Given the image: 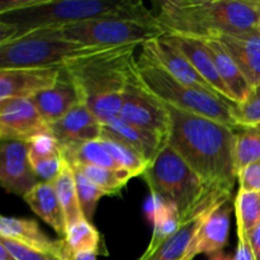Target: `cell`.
<instances>
[{"label":"cell","instance_id":"obj_1","mask_svg":"<svg viewBox=\"0 0 260 260\" xmlns=\"http://www.w3.org/2000/svg\"><path fill=\"white\" fill-rule=\"evenodd\" d=\"M165 106L170 114L168 144L192 168L206 187L233 192L238 179L234 160L235 128L168 103Z\"/></svg>","mask_w":260,"mask_h":260},{"label":"cell","instance_id":"obj_2","mask_svg":"<svg viewBox=\"0 0 260 260\" xmlns=\"http://www.w3.org/2000/svg\"><path fill=\"white\" fill-rule=\"evenodd\" d=\"M99 18L155 20L156 15L142 2L131 0H2L0 43Z\"/></svg>","mask_w":260,"mask_h":260},{"label":"cell","instance_id":"obj_3","mask_svg":"<svg viewBox=\"0 0 260 260\" xmlns=\"http://www.w3.org/2000/svg\"><path fill=\"white\" fill-rule=\"evenodd\" d=\"M260 0H167L156 20L164 35L215 38L256 30Z\"/></svg>","mask_w":260,"mask_h":260},{"label":"cell","instance_id":"obj_4","mask_svg":"<svg viewBox=\"0 0 260 260\" xmlns=\"http://www.w3.org/2000/svg\"><path fill=\"white\" fill-rule=\"evenodd\" d=\"M136 47L127 45L109 48L65 66L81 102L102 124L121 113L123 90L136 61Z\"/></svg>","mask_w":260,"mask_h":260},{"label":"cell","instance_id":"obj_5","mask_svg":"<svg viewBox=\"0 0 260 260\" xmlns=\"http://www.w3.org/2000/svg\"><path fill=\"white\" fill-rule=\"evenodd\" d=\"M142 178L149 185L152 197L177 206L182 225L213 203L233 197L230 190L206 187L168 142L162 145Z\"/></svg>","mask_w":260,"mask_h":260},{"label":"cell","instance_id":"obj_6","mask_svg":"<svg viewBox=\"0 0 260 260\" xmlns=\"http://www.w3.org/2000/svg\"><path fill=\"white\" fill-rule=\"evenodd\" d=\"M135 69L142 83L160 101L182 111L215 119L233 128L238 127L234 118V109L236 107L234 102L184 85L144 51L135 62Z\"/></svg>","mask_w":260,"mask_h":260},{"label":"cell","instance_id":"obj_7","mask_svg":"<svg viewBox=\"0 0 260 260\" xmlns=\"http://www.w3.org/2000/svg\"><path fill=\"white\" fill-rule=\"evenodd\" d=\"M164 35L157 20L99 18L74 23L53 29H43L28 36L65 40L88 47H119L127 45H144ZM27 37V36H25Z\"/></svg>","mask_w":260,"mask_h":260},{"label":"cell","instance_id":"obj_8","mask_svg":"<svg viewBox=\"0 0 260 260\" xmlns=\"http://www.w3.org/2000/svg\"><path fill=\"white\" fill-rule=\"evenodd\" d=\"M106 50L109 48L88 47L65 40L27 36L19 40L0 43V70L65 68L79 58Z\"/></svg>","mask_w":260,"mask_h":260},{"label":"cell","instance_id":"obj_9","mask_svg":"<svg viewBox=\"0 0 260 260\" xmlns=\"http://www.w3.org/2000/svg\"><path fill=\"white\" fill-rule=\"evenodd\" d=\"M119 116L134 126L152 132L165 141L168 140L170 132L169 111L164 102L154 95L142 83L135 63L123 90Z\"/></svg>","mask_w":260,"mask_h":260},{"label":"cell","instance_id":"obj_10","mask_svg":"<svg viewBox=\"0 0 260 260\" xmlns=\"http://www.w3.org/2000/svg\"><path fill=\"white\" fill-rule=\"evenodd\" d=\"M51 132L30 99L9 98L0 101V140L25 141L36 135Z\"/></svg>","mask_w":260,"mask_h":260},{"label":"cell","instance_id":"obj_11","mask_svg":"<svg viewBox=\"0 0 260 260\" xmlns=\"http://www.w3.org/2000/svg\"><path fill=\"white\" fill-rule=\"evenodd\" d=\"M0 183L8 193L22 198L40 183L29 161V147L25 141H2Z\"/></svg>","mask_w":260,"mask_h":260},{"label":"cell","instance_id":"obj_12","mask_svg":"<svg viewBox=\"0 0 260 260\" xmlns=\"http://www.w3.org/2000/svg\"><path fill=\"white\" fill-rule=\"evenodd\" d=\"M62 68L3 69L0 70V101L9 98L30 99L52 88Z\"/></svg>","mask_w":260,"mask_h":260},{"label":"cell","instance_id":"obj_13","mask_svg":"<svg viewBox=\"0 0 260 260\" xmlns=\"http://www.w3.org/2000/svg\"><path fill=\"white\" fill-rule=\"evenodd\" d=\"M142 51L150 57L154 58L165 71L170 74L173 78L177 79L184 85L190 86V88L198 89L202 91H208L215 95L222 96L200 75L197 70L193 68L192 63L184 57L180 52H178L174 47L168 45L161 37L155 38V40L149 41V42L142 45ZM228 101V99H226ZM235 103V102H234Z\"/></svg>","mask_w":260,"mask_h":260},{"label":"cell","instance_id":"obj_14","mask_svg":"<svg viewBox=\"0 0 260 260\" xmlns=\"http://www.w3.org/2000/svg\"><path fill=\"white\" fill-rule=\"evenodd\" d=\"M230 202L231 200L222 201L208 213L183 259L193 260L198 254L212 255L223 251L228 244L230 215L233 211Z\"/></svg>","mask_w":260,"mask_h":260},{"label":"cell","instance_id":"obj_15","mask_svg":"<svg viewBox=\"0 0 260 260\" xmlns=\"http://www.w3.org/2000/svg\"><path fill=\"white\" fill-rule=\"evenodd\" d=\"M162 40L174 47L178 52L182 53L188 61L193 65V68L200 73V75L222 96L223 99L234 102L233 95L229 91L228 86L221 80L217 73L215 62L212 60L210 51L206 46L202 38L189 37V36L180 35H162Z\"/></svg>","mask_w":260,"mask_h":260},{"label":"cell","instance_id":"obj_16","mask_svg":"<svg viewBox=\"0 0 260 260\" xmlns=\"http://www.w3.org/2000/svg\"><path fill=\"white\" fill-rule=\"evenodd\" d=\"M30 101L46 123L51 126L62 118L74 107L81 103V96L66 68H62L57 83L52 88L36 94Z\"/></svg>","mask_w":260,"mask_h":260},{"label":"cell","instance_id":"obj_17","mask_svg":"<svg viewBox=\"0 0 260 260\" xmlns=\"http://www.w3.org/2000/svg\"><path fill=\"white\" fill-rule=\"evenodd\" d=\"M58 144L74 141H93L103 135V126L85 103H79L65 116L50 126Z\"/></svg>","mask_w":260,"mask_h":260},{"label":"cell","instance_id":"obj_18","mask_svg":"<svg viewBox=\"0 0 260 260\" xmlns=\"http://www.w3.org/2000/svg\"><path fill=\"white\" fill-rule=\"evenodd\" d=\"M229 51L251 88L260 83V33L251 30L215 37Z\"/></svg>","mask_w":260,"mask_h":260},{"label":"cell","instance_id":"obj_19","mask_svg":"<svg viewBox=\"0 0 260 260\" xmlns=\"http://www.w3.org/2000/svg\"><path fill=\"white\" fill-rule=\"evenodd\" d=\"M102 126H103V132L112 135L136 150L149 164L156 156L162 145L167 142L152 132L128 123L121 116L109 118Z\"/></svg>","mask_w":260,"mask_h":260},{"label":"cell","instance_id":"obj_20","mask_svg":"<svg viewBox=\"0 0 260 260\" xmlns=\"http://www.w3.org/2000/svg\"><path fill=\"white\" fill-rule=\"evenodd\" d=\"M0 238L12 239L25 245L42 250L53 251L65 256L66 243L63 239L52 240L40 229L38 223L33 220L17 217L0 218Z\"/></svg>","mask_w":260,"mask_h":260},{"label":"cell","instance_id":"obj_21","mask_svg":"<svg viewBox=\"0 0 260 260\" xmlns=\"http://www.w3.org/2000/svg\"><path fill=\"white\" fill-rule=\"evenodd\" d=\"M208 51H210L212 60L215 62L217 73L221 80L228 86L229 91L233 95L236 104H241L246 101L251 91V85L248 83L245 76L239 69L238 63L229 53L225 46L216 38H203Z\"/></svg>","mask_w":260,"mask_h":260},{"label":"cell","instance_id":"obj_22","mask_svg":"<svg viewBox=\"0 0 260 260\" xmlns=\"http://www.w3.org/2000/svg\"><path fill=\"white\" fill-rule=\"evenodd\" d=\"M30 210L56 231L61 239L66 238L68 223L62 206L51 183L40 182L23 197Z\"/></svg>","mask_w":260,"mask_h":260},{"label":"cell","instance_id":"obj_23","mask_svg":"<svg viewBox=\"0 0 260 260\" xmlns=\"http://www.w3.org/2000/svg\"><path fill=\"white\" fill-rule=\"evenodd\" d=\"M226 200H233V197L223 198V200L218 201V202L213 203L210 207L205 208L203 211H201L197 216H194L193 218H190L189 221H187L185 223H183L179 228V230L177 231L175 235H173L169 240L165 241L159 249L154 251L150 255H144L142 254L140 256L139 260H180L185 256L188 249H189L190 243L193 241L194 236L197 235L198 230L202 226L203 221L207 217L208 213L218 205L222 201Z\"/></svg>","mask_w":260,"mask_h":260},{"label":"cell","instance_id":"obj_24","mask_svg":"<svg viewBox=\"0 0 260 260\" xmlns=\"http://www.w3.org/2000/svg\"><path fill=\"white\" fill-rule=\"evenodd\" d=\"M60 145L62 159L70 167L74 165H95L107 169H122L113 157L107 152L99 140L93 141H74Z\"/></svg>","mask_w":260,"mask_h":260},{"label":"cell","instance_id":"obj_25","mask_svg":"<svg viewBox=\"0 0 260 260\" xmlns=\"http://www.w3.org/2000/svg\"><path fill=\"white\" fill-rule=\"evenodd\" d=\"M152 200H154V205H152L151 220L154 222V231H152L151 240L144 255H150L154 253L165 241L175 235L182 226L177 206L167 201L159 200V198L152 197Z\"/></svg>","mask_w":260,"mask_h":260},{"label":"cell","instance_id":"obj_26","mask_svg":"<svg viewBox=\"0 0 260 260\" xmlns=\"http://www.w3.org/2000/svg\"><path fill=\"white\" fill-rule=\"evenodd\" d=\"M52 185L55 188L58 201L62 206L68 228L73 223L78 222L81 218H85L83 215V211H81L80 203H79L74 170L66 161L63 162L61 173L56 178L55 182L52 183Z\"/></svg>","mask_w":260,"mask_h":260},{"label":"cell","instance_id":"obj_27","mask_svg":"<svg viewBox=\"0 0 260 260\" xmlns=\"http://www.w3.org/2000/svg\"><path fill=\"white\" fill-rule=\"evenodd\" d=\"M99 141L102 142V145L107 150V152L113 157L114 161L122 169L131 173L134 177L142 175L145 173V170L147 169V167H149V162L136 150H134L131 146L122 142L121 140L116 139L112 135L103 132Z\"/></svg>","mask_w":260,"mask_h":260},{"label":"cell","instance_id":"obj_28","mask_svg":"<svg viewBox=\"0 0 260 260\" xmlns=\"http://www.w3.org/2000/svg\"><path fill=\"white\" fill-rule=\"evenodd\" d=\"M235 134L234 160L238 175L246 167L260 160V126L236 127Z\"/></svg>","mask_w":260,"mask_h":260},{"label":"cell","instance_id":"obj_29","mask_svg":"<svg viewBox=\"0 0 260 260\" xmlns=\"http://www.w3.org/2000/svg\"><path fill=\"white\" fill-rule=\"evenodd\" d=\"M73 169L80 172L84 177L88 178L90 182L98 185L103 190L108 193V196H113L118 193L124 185L127 184L134 175L124 169H107V168L95 167V165H74Z\"/></svg>","mask_w":260,"mask_h":260},{"label":"cell","instance_id":"obj_30","mask_svg":"<svg viewBox=\"0 0 260 260\" xmlns=\"http://www.w3.org/2000/svg\"><path fill=\"white\" fill-rule=\"evenodd\" d=\"M63 240L71 251L93 250L101 254L103 248L101 234L86 218H81L78 222L69 226Z\"/></svg>","mask_w":260,"mask_h":260},{"label":"cell","instance_id":"obj_31","mask_svg":"<svg viewBox=\"0 0 260 260\" xmlns=\"http://www.w3.org/2000/svg\"><path fill=\"white\" fill-rule=\"evenodd\" d=\"M234 208L238 221V231H243L246 235L260 223V194L259 192H248L239 189Z\"/></svg>","mask_w":260,"mask_h":260},{"label":"cell","instance_id":"obj_32","mask_svg":"<svg viewBox=\"0 0 260 260\" xmlns=\"http://www.w3.org/2000/svg\"><path fill=\"white\" fill-rule=\"evenodd\" d=\"M74 170V177H75V184H76V192H78L79 203H80L81 211L86 220L90 222L93 218L94 212H95V207L98 201L104 196H108L106 190L99 188L98 185L94 184L93 182L84 177L80 172Z\"/></svg>","mask_w":260,"mask_h":260},{"label":"cell","instance_id":"obj_33","mask_svg":"<svg viewBox=\"0 0 260 260\" xmlns=\"http://www.w3.org/2000/svg\"><path fill=\"white\" fill-rule=\"evenodd\" d=\"M234 118L238 127L260 126V83L251 88L244 103L236 104Z\"/></svg>","mask_w":260,"mask_h":260},{"label":"cell","instance_id":"obj_34","mask_svg":"<svg viewBox=\"0 0 260 260\" xmlns=\"http://www.w3.org/2000/svg\"><path fill=\"white\" fill-rule=\"evenodd\" d=\"M0 244H3L17 260H65V256L61 254L33 248L12 239L0 238Z\"/></svg>","mask_w":260,"mask_h":260},{"label":"cell","instance_id":"obj_35","mask_svg":"<svg viewBox=\"0 0 260 260\" xmlns=\"http://www.w3.org/2000/svg\"><path fill=\"white\" fill-rule=\"evenodd\" d=\"M29 161L33 170H35L36 175L38 177V179L52 184L56 178L58 177V174L61 173V169H62L65 160L62 159L61 154L55 155V156L46 157L30 156L29 155Z\"/></svg>","mask_w":260,"mask_h":260},{"label":"cell","instance_id":"obj_36","mask_svg":"<svg viewBox=\"0 0 260 260\" xmlns=\"http://www.w3.org/2000/svg\"><path fill=\"white\" fill-rule=\"evenodd\" d=\"M30 156L46 157L60 155V145L51 132L36 135L27 141Z\"/></svg>","mask_w":260,"mask_h":260},{"label":"cell","instance_id":"obj_37","mask_svg":"<svg viewBox=\"0 0 260 260\" xmlns=\"http://www.w3.org/2000/svg\"><path fill=\"white\" fill-rule=\"evenodd\" d=\"M241 190L260 192V160L246 167L238 174Z\"/></svg>","mask_w":260,"mask_h":260},{"label":"cell","instance_id":"obj_38","mask_svg":"<svg viewBox=\"0 0 260 260\" xmlns=\"http://www.w3.org/2000/svg\"><path fill=\"white\" fill-rule=\"evenodd\" d=\"M238 248H236V253L234 259L235 260H256L254 256L253 249L250 246V241H249V236L243 231H238Z\"/></svg>","mask_w":260,"mask_h":260},{"label":"cell","instance_id":"obj_39","mask_svg":"<svg viewBox=\"0 0 260 260\" xmlns=\"http://www.w3.org/2000/svg\"><path fill=\"white\" fill-rule=\"evenodd\" d=\"M99 253L93 250L86 251H71L66 246L65 251V260H96V255Z\"/></svg>","mask_w":260,"mask_h":260},{"label":"cell","instance_id":"obj_40","mask_svg":"<svg viewBox=\"0 0 260 260\" xmlns=\"http://www.w3.org/2000/svg\"><path fill=\"white\" fill-rule=\"evenodd\" d=\"M249 241H250L254 256L256 260H260V223L249 234Z\"/></svg>","mask_w":260,"mask_h":260},{"label":"cell","instance_id":"obj_41","mask_svg":"<svg viewBox=\"0 0 260 260\" xmlns=\"http://www.w3.org/2000/svg\"><path fill=\"white\" fill-rule=\"evenodd\" d=\"M208 260H235V259H234V256L230 255V254H226L223 253V251H218V253H215L212 254V255H210V259Z\"/></svg>","mask_w":260,"mask_h":260},{"label":"cell","instance_id":"obj_42","mask_svg":"<svg viewBox=\"0 0 260 260\" xmlns=\"http://www.w3.org/2000/svg\"><path fill=\"white\" fill-rule=\"evenodd\" d=\"M0 260H17V259L9 253V250H8L3 244H0Z\"/></svg>","mask_w":260,"mask_h":260},{"label":"cell","instance_id":"obj_43","mask_svg":"<svg viewBox=\"0 0 260 260\" xmlns=\"http://www.w3.org/2000/svg\"><path fill=\"white\" fill-rule=\"evenodd\" d=\"M256 30L260 33V5H259V22H258V28H256Z\"/></svg>","mask_w":260,"mask_h":260},{"label":"cell","instance_id":"obj_44","mask_svg":"<svg viewBox=\"0 0 260 260\" xmlns=\"http://www.w3.org/2000/svg\"><path fill=\"white\" fill-rule=\"evenodd\" d=\"M180 260H185V259H180Z\"/></svg>","mask_w":260,"mask_h":260},{"label":"cell","instance_id":"obj_45","mask_svg":"<svg viewBox=\"0 0 260 260\" xmlns=\"http://www.w3.org/2000/svg\"><path fill=\"white\" fill-rule=\"evenodd\" d=\"M259 194H260V192H259Z\"/></svg>","mask_w":260,"mask_h":260}]
</instances>
